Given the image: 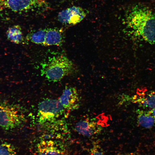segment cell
<instances>
[{
	"label": "cell",
	"mask_w": 155,
	"mask_h": 155,
	"mask_svg": "<svg viewBox=\"0 0 155 155\" xmlns=\"http://www.w3.org/2000/svg\"><path fill=\"white\" fill-rule=\"evenodd\" d=\"M5 2L6 8L17 13L42 11L50 7L46 0H5Z\"/></svg>",
	"instance_id": "cell-4"
},
{
	"label": "cell",
	"mask_w": 155,
	"mask_h": 155,
	"mask_svg": "<svg viewBox=\"0 0 155 155\" xmlns=\"http://www.w3.org/2000/svg\"><path fill=\"white\" fill-rule=\"evenodd\" d=\"M118 155H140L137 152L121 153H119Z\"/></svg>",
	"instance_id": "cell-18"
},
{
	"label": "cell",
	"mask_w": 155,
	"mask_h": 155,
	"mask_svg": "<svg viewBox=\"0 0 155 155\" xmlns=\"http://www.w3.org/2000/svg\"><path fill=\"white\" fill-rule=\"evenodd\" d=\"M65 108L59 100L47 99L38 105V115L40 121L44 123L55 119L61 115Z\"/></svg>",
	"instance_id": "cell-5"
},
{
	"label": "cell",
	"mask_w": 155,
	"mask_h": 155,
	"mask_svg": "<svg viewBox=\"0 0 155 155\" xmlns=\"http://www.w3.org/2000/svg\"><path fill=\"white\" fill-rule=\"evenodd\" d=\"M6 7L5 0H0V13Z\"/></svg>",
	"instance_id": "cell-17"
},
{
	"label": "cell",
	"mask_w": 155,
	"mask_h": 155,
	"mask_svg": "<svg viewBox=\"0 0 155 155\" xmlns=\"http://www.w3.org/2000/svg\"><path fill=\"white\" fill-rule=\"evenodd\" d=\"M79 100L76 89L74 87H68L65 88L59 100L65 109L70 110L78 108Z\"/></svg>",
	"instance_id": "cell-7"
},
{
	"label": "cell",
	"mask_w": 155,
	"mask_h": 155,
	"mask_svg": "<svg viewBox=\"0 0 155 155\" xmlns=\"http://www.w3.org/2000/svg\"><path fill=\"white\" fill-rule=\"evenodd\" d=\"M63 30L58 28H47L45 39L43 45H61L64 41Z\"/></svg>",
	"instance_id": "cell-9"
},
{
	"label": "cell",
	"mask_w": 155,
	"mask_h": 155,
	"mask_svg": "<svg viewBox=\"0 0 155 155\" xmlns=\"http://www.w3.org/2000/svg\"><path fill=\"white\" fill-rule=\"evenodd\" d=\"M7 39L16 44H19L24 40V38L20 26L14 25L9 27L6 32Z\"/></svg>",
	"instance_id": "cell-11"
},
{
	"label": "cell",
	"mask_w": 155,
	"mask_h": 155,
	"mask_svg": "<svg viewBox=\"0 0 155 155\" xmlns=\"http://www.w3.org/2000/svg\"><path fill=\"white\" fill-rule=\"evenodd\" d=\"M19 110L7 101L0 99V127L8 130L19 126L24 119Z\"/></svg>",
	"instance_id": "cell-3"
},
{
	"label": "cell",
	"mask_w": 155,
	"mask_h": 155,
	"mask_svg": "<svg viewBox=\"0 0 155 155\" xmlns=\"http://www.w3.org/2000/svg\"><path fill=\"white\" fill-rule=\"evenodd\" d=\"M125 18L127 27L136 36L151 44L155 43V13L150 8L142 4L135 5Z\"/></svg>",
	"instance_id": "cell-1"
},
{
	"label": "cell",
	"mask_w": 155,
	"mask_h": 155,
	"mask_svg": "<svg viewBox=\"0 0 155 155\" xmlns=\"http://www.w3.org/2000/svg\"><path fill=\"white\" fill-rule=\"evenodd\" d=\"M75 129L80 134L89 137L100 133L102 128L95 122L86 119L77 123Z\"/></svg>",
	"instance_id": "cell-8"
},
{
	"label": "cell",
	"mask_w": 155,
	"mask_h": 155,
	"mask_svg": "<svg viewBox=\"0 0 155 155\" xmlns=\"http://www.w3.org/2000/svg\"><path fill=\"white\" fill-rule=\"evenodd\" d=\"M88 155H106L100 144L96 142H93Z\"/></svg>",
	"instance_id": "cell-16"
},
{
	"label": "cell",
	"mask_w": 155,
	"mask_h": 155,
	"mask_svg": "<svg viewBox=\"0 0 155 155\" xmlns=\"http://www.w3.org/2000/svg\"><path fill=\"white\" fill-rule=\"evenodd\" d=\"M0 155H16L14 147L11 144L0 141Z\"/></svg>",
	"instance_id": "cell-15"
},
{
	"label": "cell",
	"mask_w": 155,
	"mask_h": 155,
	"mask_svg": "<svg viewBox=\"0 0 155 155\" xmlns=\"http://www.w3.org/2000/svg\"><path fill=\"white\" fill-rule=\"evenodd\" d=\"M135 102L144 107L152 109L155 108V92H151L144 97L137 98Z\"/></svg>",
	"instance_id": "cell-14"
},
{
	"label": "cell",
	"mask_w": 155,
	"mask_h": 155,
	"mask_svg": "<svg viewBox=\"0 0 155 155\" xmlns=\"http://www.w3.org/2000/svg\"><path fill=\"white\" fill-rule=\"evenodd\" d=\"M47 28L40 29L29 33L26 39L36 44L43 45L44 43Z\"/></svg>",
	"instance_id": "cell-13"
},
{
	"label": "cell",
	"mask_w": 155,
	"mask_h": 155,
	"mask_svg": "<svg viewBox=\"0 0 155 155\" xmlns=\"http://www.w3.org/2000/svg\"><path fill=\"white\" fill-rule=\"evenodd\" d=\"M88 13L86 9L79 6H73L59 12L57 20L63 24L74 25L82 21Z\"/></svg>",
	"instance_id": "cell-6"
},
{
	"label": "cell",
	"mask_w": 155,
	"mask_h": 155,
	"mask_svg": "<svg viewBox=\"0 0 155 155\" xmlns=\"http://www.w3.org/2000/svg\"><path fill=\"white\" fill-rule=\"evenodd\" d=\"M41 65V75L44 76L49 82L59 81L73 70L72 61L63 55L49 57Z\"/></svg>",
	"instance_id": "cell-2"
},
{
	"label": "cell",
	"mask_w": 155,
	"mask_h": 155,
	"mask_svg": "<svg viewBox=\"0 0 155 155\" xmlns=\"http://www.w3.org/2000/svg\"><path fill=\"white\" fill-rule=\"evenodd\" d=\"M137 120L139 125L146 129H150L155 125L154 118L150 111H138Z\"/></svg>",
	"instance_id": "cell-12"
},
{
	"label": "cell",
	"mask_w": 155,
	"mask_h": 155,
	"mask_svg": "<svg viewBox=\"0 0 155 155\" xmlns=\"http://www.w3.org/2000/svg\"><path fill=\"white\" fill-rule=\"evenodd\" d=\"M150 111L154 118L155 125V108L152 109Z\"/></svg>",
	"instance_id": "cell-19"
},
{
	"label": "cell",
	"mask_w": 155,
	"mask_h": 155,
	"mask_svg": "<svg viewBox=\"0 0 155 155\" xmlns=\"http://www.w3.org/2000/svg\"><path fill=\"white\" fill-rule=\"evenodd\" d=\"M51 142L40 144L37 149V155H64L63 151Z\"/></svg>",
	"instance_id": "cell-10"
}]
</instances>
